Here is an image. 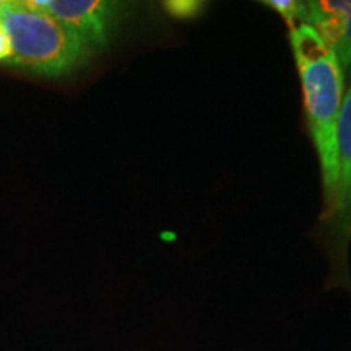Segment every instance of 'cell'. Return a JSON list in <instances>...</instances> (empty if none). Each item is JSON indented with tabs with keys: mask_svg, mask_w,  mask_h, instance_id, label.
<instances>
[{
	"mask_svg": "<svg viewBox=\"0 0 351 351\" xmlns=\"http://www.w3.org/2000/svg\"><path fill=\"white\" fill-rule=\"evenodd\" d=\"M300 72L304 109L317 150L324 186V217L330 212L339 182V121L343 104V70L313 26L300 25L289 33Z\"/></svg>",
	"mask_w": 351,
	"mask_h": 351,
	"instance_id": "obj_1",
	"label": "cell"
},
{
	"mask_svg": "<svg viewBox=\"0 0 351 351\" xmlns=\"http://www.w3.org/2000/svg\"><path fill=\"white\" fill-rule=\"evenodd\" d=\"M0 26L12 44L7 64L33 75H70L93 57L75 34L32 0H2Z\"/></svg>",
	"mask_w": 351,
	"mask_h": 351,
	"instance_id": "obj_2",
	"label": "cell"
},
{
	"mask_svg": "<svg viewBox=\"0 0 351 351\" xmlns=\"http://www.w3.org/2000/svg\"><path fill=\"white\" fill-rule=\"evenodd\" d=\"M59 20L91 54L106 49L127 19L129 3L114 0H32Z\"/></svg>",
	"mask_w": 351,
	"mask_h": 351,
	"instance_id": "obj_3",
	"label": "cell"
},
{
	"mask_svg": "<svg viewBox=\"0 0 351 351\" xmlns=\"http://www.w3.org/2000/svg\"><path fill=\"white\" fill-rule=\"evenodd\" d=\"M337 256L346 257L351 241V88L343 98L339 121V182L333 205L326 217Z\"/></svg>",
	"mask_w": 351,
	"mask_h": 351,
	"instance_id": "obj_4",
	"label": "cell"
},
{
	"mask_svg": "<svg viewBox=\"0 0 351 351\" xmlns=\"http://www.w3.org/2000/svg\"><path fill=\"white\" fill-rule=\"evenodd\" d=\"M337 56L340 65L351 70V0L307 2V21Z\"/></svg>",
	"mask_w": 351,
	"mask_h": 351,
	"instance_id": "obj_5",
	"label": "cell"
},
{
	"mask_svg": "<svg viewBox=\"0 0 351 351\" xmlns=\"http://www.w3.org/2000/svg\"><path fill=\"white\" fill-rule=\"evenodd\" d=\"M263 5L274 8L291 29L300 25H306L307 2H300V0H265Z\"/></svg>",
	"mask_w": 351,
	"mask_h": 351,
	"instance_id": "obj_6",
	"label": "cell"
},
{
	"mask_svg": "<svg viewBox=\"0 0 351 351\" xmlns=\"http://www.w3.org/2000/svg\"><path fill=\"white\" fill-rule=\"evenodd\" d=\"M207 3L200 0H166L163 8L174 20H194L204 12Z\"/></svg>",
	"mask_w": 351,
	"mask_h": 351,
	"instance_id": "obj_7",
	"label": "cell"
},
{
	"mask_svg": "<svg viewBox=\"0 0 351 351\" xmlns=\"http://www.w3.org/2000/svg\"><path fill=\"white\" fill-rule=\"evenodd\" d=\"M12 57V44L10 38L5 33V29L0 26V62H8Z\"/></svg>",
	"mask_w": 351,
	"mask_h": 351,
	"instance_id": "obj_8",
	"label": "cell"
},
{
	"mask_svg": "<svg viewBox=\"0 0 351 351\" xmlns=\"http://www.w3.org/2000/svg\"><path fill=\"white\" fill-rule=\"evenodd\" d=\"M0 5H2V0H0Z\"/></svg>",
	"mask_w": 351,
	"mask_h": 351,
	"instance_id": "obj_9",
	"label": "cell"
}]
</instances>
